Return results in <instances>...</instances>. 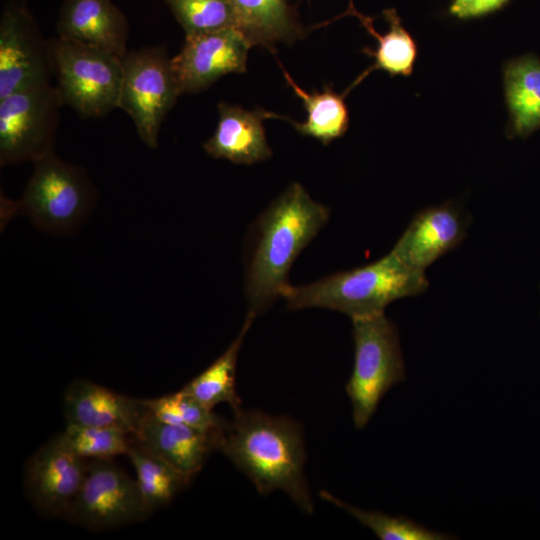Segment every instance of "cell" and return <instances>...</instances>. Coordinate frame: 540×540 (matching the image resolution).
Instances as JSON below:
<instances>
[{
	"label": "cell",
	"mask_w": 540,
	"mask_h": 540,
	"mask_svg": "<svg viewBox=\"0 0 540 540\" xmlns=\"http://www.w3.org/2000/svg\"><path fill=\"white\" fill-rule=\"evenodd\" d=\"M218 449L260 494L282 490L303 512H313L304 475L303 432L295 420L240 408L228 422Z\"/></svg>",
	"instance_id": "2"
},
{
	"label": "cell",
	"mask_w": 540,
	"mask_h": 540,
	"mask_svg": "<svg viewBox=\"0 0 540 540\" xmlns=\"http://www.w3.org/2000/svg\"><path fill=\"white\" fill-rule=\"evenodd\" d=\"M66 424L117 427L134 435L148 412L145 399H135L86 379L74 380L63 396Z\"/></svg>",
	"instance_id": "15"
},
{
	"label": "cell",
	"mask_w": 540,
	"mask_h": 540,
	"mask_svg": "<svg viewBox=\"0 0 540 540\" xmlns=\"http://www.w3.org/2000/svg\"><path fill=\"white\" fill-rule=\"evenodd\" d=\"M255 318L253 314L247 313L239 334L224 353L181 390L210 410L220 403L229 404L234 412L239 410L241 400L235 382L237 360L245 336Z\"/></svg>",
	"instance_id": "20"
},
{
	"label": "cell",
	"mask_w": 540,
	"mask_h": 540,
	"mask_svg": "<svg viewBox=\"0 0 540 540\" xmlns=\"http://www.w3.org/2000/svg\"><path fill=\"white\" fill-rule=\"evenodd\" d=\"M320 497L333 505L344 509L362 525L371 529L381 540H443L445 534L429 530L404 517H393L380 512L365 511L339 500L329 492L322 490Z\"/></svg>",
	"instance_id": "27"
},
{
	"label": "cell",
	"mask_w": 540,
	"mask_h": 540,
	"mask_svg": "<svg viewBox=\"0 0 540 540\" xmlns=\"http://www.w3.org/2000/svg\"><path fill=\"white\" fill-rule=\"evenodd\" d=\"M507 0H454L450 12L459 18L480 16L500 8Z\"/></svg>",
	"instance_id": "28"
},
{
	"label": "cell",
	"mask_w": 540,
	"mask_h": 540,
	"mask_svg": "<svg viewBox=\"0 0 540 540\" xmlns=\"http://www.w3.org/2000/svg\"><path fill=\"white\" fill-rule=\"evenodd\" d=\"M330 209L299 183L290 184L252 223L246 237L244 290L248 313L267 311L289 285L299 254L317 236Z\"/></svg>",
	"instance_id": "1"
},
{
	"label": "cell",
	"mask_w": 540,
	"mask_h": 540,
	"mask_svg": "<svg viewBox=\"0 0 540 540\" xmlns=\"http://www.w3.org/2000/svg\"><path fill=\"white\" fill-rule=\"evenodd\" d=\"M219 120L214 134L204 143L207 154L235 164L251 165L272 156L262 121L281 118L264 109L245 110L225 102L218 104Z\"/></svg>",
	"instance_id": "17"
},
{
	"label": "cell",
	"mask_w": 540,
	"mask_h": 540,
	"mask_svg": "<svg viewBox=\"0 0 540 540\" xmlns=\"http://www.w3.org/2000/svg\"><path fill=\"white\" fill-rule=\"evenodd\" d=\"M58 37L98 48L119 57L127 53L129 25L111 0H64Z\"/></svg>",
	"instance_id": "16"
},
{
	"label": "cell",
	"mask_w": 540,
	"mask_h": 540,
	"mask_svg": "<svg viewBox=\"0 0 540 540\" xmlns=\"http://www.w3.org/2000/svg\"><path fill=\"white\" fill-rule=\"evenodd\" d=\"M50 52L64 104L83 118H101L118 108L121 57L60 37L50 41Z\"/></svg>",
	"instance_id": "6"
},
{
	"label": "cell",
	"mask_w": 540,
	"mask_h": 540,
	"mask_svg": "<svg viewBox=\"0 0 540 540\" xmlns=\"http://www.w3.org/2000/svg\"><path fill=\"white\" fill-rule=\"evenodd\" d=\"M63 100L49 82L0 99V164L36 162L54 153Z\"/></svg>",
	"instance_id": "7"
},
{
	"label": "cell",
	"mask_w": 540,
	"mask_h": 540,
	"mask_svg": "<svg viewBox=\"0 0 540 540\" xmlns=\"http://www.w3.org/2000/svg\"><path fill=\"white\" fill-rule=\"evenodd\" d=\"M186 36L235 28L231 0H165Z\"/></svg>",
	"instance_id": "25"
},
{
	"label": "cell",
	"mask_w": 540,
	"mask_h": 540,
	"mask_svg": "<svg viewBox=\"0 0 540 540\" xmlns=\"http://www.w3.org/2000/svg\"><path fill=\"white\" fill-rule=\"evenodd\" d=\"M32 175L16 201L1 198L2 222L16 215L27 216L38 229L69 235L90 215L97 192L84 170L55 153L33 163Z\"/></svg>",
	"instance_id": "4"
},
{
	"label": "cell",
	"mask_w": 540,
	"mask_h": 540,
	"mask_svg": "<svg viewBox=\"0 0 540 540\" xmlns=\"http://www.w3.org/2000/svg\"><path fill=\"white\" fill-rule=\"evenodd\" d=\"M86 468L87 459L74 453L59 434L27 461L26 495L41 515L64 516L80 489Z\"/></svg>",
	"instance_id": "11"
},
{
	"label": "cell",
	"mask_w": 540,
	"mask_h": 540,
	"mask_svg": "<svg viewBox=\"0 0 540 540\" xmlns=\"http://www.w3.org/2000/svg\"><path fill=\"white\" fill-rule=\"evenodd\" d=\"M250 47L236 28L186 36L171 59L180 94L199 93L228 73L245 72Z\"/></svg>",
	"instance_id": "12"
},
{
	"label": "cell",
	"mask_w": 540,
	"mask_h": 540,
	"mask_svg": "<svg viewBox=\"0 0 540 540\" xmlns=\"http://www.w3.org/2000/svg\"><path fill=\"white\" fill-rule=\"evenodd\" d=\"M346 14L356 16L363 27L378 41L375 50L365 48L363 51L375 59L374 65L366 70L349 88H353L372 70L381 69L391 75L411 74L416 59V44L410 34L401 25L400 19L394 10H385L383 15L389 23V30L385 34L378 33L373 26L371 18L357 12L353 5Z\"/></svg>",
	"instance_id": "22"
},
{
	"label": "cell",
	"mask_w": 540,
	"mask_h": 540,
	"mask_svg": "<svg viewBox=\"0 0 540 540\" xmlns=\"http://www.w3.org/2000/svg\"><path fill=\"white\" fill-rule=\"evenodd\" d=\"M145 403L155 418L166 423L214 432H224L228 425L213 410L182 390L155 399H145Z\"/></svg>",
	"instance_id": "24"
},
{
	"label": "cell",
	"mask_w": 540,
	"mask_h": 540,
	"mask_svg": "<svg viewBox=\"0 0 540 540\" xmlns=\"http://www.w3.org/2000/svg\"><path fill=\"white\" fill-rule=\"evenodd\" d=\"M223 433L166 423L148 410L132 439L190 481L201 470L207 456L219 448Z\"/></svg>",
	"instance_id": "14"
},
{
	"label": "cell",
	"mask_w": 540,
	"mask_h": 540,
	"mask_svg": "<svg viewBox=\"0 0 540 540\" xmlns=\"http://www.w3.org/2000/svg\"><path fill=\"white\" fill-rule=\"evenodd\" d=\"M287 84L302 100L307 111V120L297 123L286 117L292 126L304 136H310L327 145L345 134L349 126V113L344 101L345 94H337L331 86L308 93L299 87L279 63Z\"/></svg>",
	"instance_id": "21"
},
{
	"label": "cell",
	"mask_w": 540,
	"mask_h": 540,
	"mask_svg": "<svg viewBox=\"0 0 540 540\" xmlns=\"http://www.w3.org/2000/svg\"><path fill=\"white\" fill-rule=\"evenodd\" d=\"M466 227L464 215L454 203L428 207L414 215L391 251L407 265L425 271L460 245Z\"/></svg>",
	"instance_id": "13"
},
{
	"label": "cell",
	"mask_w": 540,
	"mask_h": 540,
	"mask_svg": "<svg viewBox=\"0 0 540 540\" xmlns=\"http://www.w3.org/2000/svg\"><path fill=\"white\" fill-rule=\"evenodd\" d=\"M505 96L511 132L526 137L540 128V60L526 54L510 61L504 70Z\"/></svg>",
	"instance_id": "19"
},
{
	"label": "cell",
	"mask_w": 540,
	"mask_h": 540,
	"mask_svg": "<svg viewBox=\"0 0 540 540\" xmlns=\"http://www.w3.org/2000/svg\"><path fill=\"white\" fill-rule=\"evenodd\" d=\"M67 446L84 459L112 458L127 454L132 435L117 427H94L66 424L60 433Z\"/></svg>",
	"instance_id": "26"
},
{
	"label": "cell",
	"mask_w": 540,
	"mask_h": 540,
	"mask_svg": "<svg viewBox=\"0 0 540 540\" xmlns=\"http://www.w3.org/2000/svg\"><path fill=\"white\" fill-rule=\"evenodd\" d=\"M236 26L250 46L272 52L279 42L292 44L304 35L289 0H231Z\"/></svg>",
	"instance_id": "18"
},
{
	"label": "cell",
	"mask_w": 540,
	"mask_h": 540,
	"mask_svg": "<svg viewBox=\"0 0 540 540\" xmlns=\"http://www.w3.org/2000/svg\"><path fill=\"white\" fill-rule=\"evenodd\" d=\"M136 472V481L150 512L167 505L189 481L161 458L131 438L126 454Z\"/></svg>",
	"instance_id": "23"
},
{
	"label": "cell",
	"mask_w": 540,
	"mask_h": 540,
	"mask_svg": "<svg viewBox=\"0 0 540 540\" xmlns=\"http://www.w3.org/2000/svg\"><path fill=\"white\" fill-rule=\"evenodd\" d=\"M428 287L423 270L404 263L390 251L381 259L340 271L304 285H288L283 293L290 310L324 308L351 320L384 313L393 301L417 296Z\"/></svg>",
	"instance_id": "3"
},
{
	"label": "cell",
	"mask_w": 540,
	"mask_h": 540,
	"mask_svg": "<svg viewBox=\"0 0 540 540\" xmlns=\"http://www.w3.org/2000/svg\"><path fill=\"white\" fill-rule=\"evenodd\" d=\"M354 365L346 385L354 425L362 429L380 400L404 381L405 367L398 330L385 313L352 320Z\"/></svg>",
	"instance_id": "5"
},
{
	"label": "cell",
	"mask_w": 540,
	"mask_h": 540,
	"mask_svg": "<svg viewBox=\"0 0 540 540\" xmlns=\"http://www.w3.org/2000/svg\"><path fill=\"white\" fill-rule=\"evenodd\" d=\"M150 514L137 481L111 458H96L87 461L83 482L63 517L91 530H104L141 521Z\"/></svg>",
	"instance_id": "9"
},
{
	"label": "cell",
	"mask_w": 540,
	"mask_h": 540,
	"mask_svg": "<svg viewBox=\"0 0 540 540\" xmlns=\"http://www.w3.org/2000/svg\"><path fill=\"white\" fill-rule=\"evenodd\" d=\"M122 68L118 108L133 120L146 146L156 149L162 122L180 95L171 59L163 46L144 47L127 51Z\"/></svg>",
	"instance_id": "8"
},
{
	"label": "cell",
	"mask_w": 540,
	"mask_h": 540,
	"mask_svg": "<svg viewBox=\"0 0 540 540\" xmlns=\"http://www.w3.org/2000/svg\"><path fill=\"white\" fill-rule=\"evenodd\" d=\"M51 73L50 41L42 37L26 7L8 3L0 22V99L49 82Z\"/></svg>",
	"instance_id": "10"
}]
</instances>
